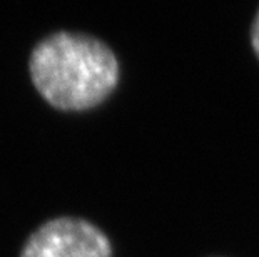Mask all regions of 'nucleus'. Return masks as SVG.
Returning a JSON list of instances; mask_svg holds the SVG:
<instances>
[{
  "instance_id": "3",
  "label": "nucleus",
  "mask_w": 259,
  "mask_h": 257,
  "mask_svg": "<svg viewBox=\"0 0 259 257\" xmlns=\"http://www.w3.org/2000/svg\"><path fill=\"white\" fill-rule=\"evenodd\" d=\"M251 47H252V50H254L256 57L259 59V9L251 27Z\"/></svg>"
},
{
  "instance_id": "1",
  "label": "nucleus",
  "mask_w": 259,
  "mask_h": 257,
  "mask_svg": "<svg viewBox=\"0 0 259 257\" xmlns=\"http://www.w3.org/2000/svg\"><path fill=\"white\" fill-rule=\"evenodd\" d=\"M29 72L42 99L64 112L101 106L120 77L112 48L80 32H56L42 39L30 54Z\"/></svg>"
},
{
  "instance_id": "2",
  "label": "nucleus",
  "mask_w": 259,
  "mask_h": 257,
  "mask_svg": "<svg viewBox=\"0 0 259 257\" xmlns=\"http://www.w3.org/2000/svg\"><path fill=\"white\" fill-rule=\"evenodd\" d=\"M20 257H112V244L87 219L64 216L32 232Z\"/></svg>"
}]
</instances>
